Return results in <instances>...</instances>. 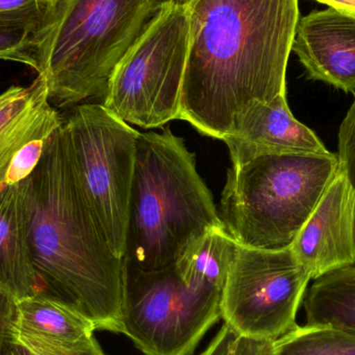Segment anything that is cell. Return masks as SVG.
Here are the masks:
<instances>
[{
	"mask_svg": "<svg viewBox=\"0 0 355 355\" xmlns=\"http://www.w3.org/2000/svg\"><path fill=\"white\" fill-rule=\"evenodd\" d=\"M179 120L223 139L257 102L287 95L298 0H191Z\"/></svg>",
	"mask_w": 355,
	"mask_h": 355,
	"instance_id": "cell-1",
	"label": "cell"
},
{
	"mask_svg": "<svg viewBox=\"0 0 355 355\" xmlns=\"http://www.w3.org/2000/svg\"><path fill=\"white\" fill-rule=\"evenodd\" d=\"M26 198L37 292L70 304L97 329L123 334V260L87 204L62 123L26 179Z\"/></svg>",
	"mask_w": 355,
	"mask_h": 355,
	"instance_id": "cell-2",
	"label": "cell"
},
{
	"mask_svg": "<svg viewBox=\"0 0 355 355\" xmlns=\"http://www.w3.org/2000/svg\"><path fill=\"white\" fill-rule=\"evenodd\" d=\"M218 227H225L214 198L184 139L168 128L139 132L124 268L157 271L174 266L192 242Z\"/></svg>",
	"mask_w": 355,
	"mask_h": 355,
	"instance_id": "cell-3",
	"label": "cell"
},
{
	"mask_svg": "<svg viewBox=\"0 0 355 355\" xmlns=\"http://www.w3.org/2000/svg\"><path fill=\"white\" fill-rule=\"evenodd\" d=\"M166 0H53L33 33L53 107L104 98L108 81Z\"/></svg>",
	"mask_w": 355,
	"mask_h": 355,
	"instance_id": "cell-4",
	"label": "cell"
},
{
	"mask_svg": "<svg viewBox=\"0 0 355 355\" xmlns=\"http://www.w3.org/2000/svg\"><path fill=\"white\" fill-rule=\"evenodd\" d=\"M339 171L334 153L268 155L232 166L220 218L237 244L290 248Z\"/></svg>",
	"mask_w": 355,
	"mask_h": 355,
	"instance_id": "cell-5",
	"label": "cell"
},
{
	"mask_svg": "<svg viewBox=\"0 0 355 355\" xmlns=\"http://www.w3.org/2000/svg\"><path fill=\"white\" fill-rule=\"evenodd\" d=\"M189 45L187 6L166 0L114 69L102 105L141 128L179 119Z\"/></svg>",
	"mask_w": 355,
	"mask_h": 355,
	"instance_id": "cell-6",
	"label": "cell"
},
{
	"mask_svg": "<svg viewBox=\"0 0 355 355\" xmlns=\"http://www.w3.org/2000/svg\"><path fill=\"white\" fill-rule=\"evenodd\" d=\"M62 126L96 223L112 252L123 260L139 132L96 103L74 106Z\"/></svg>",
	"mask_w": 355,
	"mask_h": 355,
	"instance_id": "cell-7",
	"label": "cell"
},
{
	"mask_svg": "<svg viewBox=\"0 0 355 355\" xmlns=\"http://www.w3.org/2000/svg\"><path fill=\"white\" fill-rule=\"evenodd\" d=\"M221 293L188 287L176 266L124 268L123 335L145 355H192L221 318Z\"/></svg>",
	"mask_w": 355,
	"mask_h": 355,
	"instance_id": "cell-8",
	"label": "cell"
},
{
	"mask_svg": "<svg viewBox=\"0 0 355 355\" xmlns=\"http://www.w3.org/2000/svg\"><path fill=\"white\" fill-rule=\"evenodd\" d=\"M311 279L291 246L261 250L238 244L221 293V318L239 337L277 341L297 327Z\"/></svg>",
	"mask_w": 355,
	"mask_h": 355,
	"instance_id": "cell-9",
	"label": "cell"
},
{
	"mask_svg": "<svg viewBox=\"0 0 355 355\" xmlns=\"http://www.w3.org/2000/svg\"><path fill=\"white\" fill-rule=\"evenodd\" d=\"M311 279L355 266V193L338 171L291 245Z\"/></svg>",
	"mask_w": 355,
	"mask_h": 355,
	"instance_id": "cell-10",
	"label": "cell"
},
{
	"mask_svg": "<svg viewBox=\"0 0 355 355\" xmlns=\"http://www.w3.org/2000/svg\"><path fill=\"white\" fill-rule=\"evenodd\" d=\"M292 51L309 79L355 94V17L331 8L300 17Z\"/></svg>",
	"mask_w": 355,
	"mask_h": 355,
	"instance_id": "cell-11",
	"label": "cell"
},
{
	"mask_svg": "<svg viewBox=\"0 0 355 355\" xmlns=\"http://www.w3.org/2000/svg\"><path fill=\"white\" fill-rule=\"evenodd\" d=\"M223 141L233 166H241L262 156L331 153L316 133L293 116L287 95L250 106L237 130Z\"/></svg>",
	"mask_w": 355,
	"mask_h": 355,
	"instance_id": "cell-12",
	"label": "cell"
},
{
	"mask_svg": "<svg viewBox=\"0 0 355 355\" xmlns=\"http://www.w3.org/2000/svg\"><path fill=\"white\" fill-rule=\"evenodd\" d=\"M62 120L50 104L44 75L28 87L12 85L0 94V189L17 152L33 139L50 137Z\"/></svg>",
	"mask_w": 355,
	"mask_h": 355,
	"instance_id": "cell-13",
	"label": "cell"
},
{
	"mask_svg": "<svg viewBox=\"0 0 355 355\" xmlns=\"http://www.w3.org/2000/svg\"><path fill=\"white\" fill-rule=\"evenodd\" d=\"M37 289L24 180L0 189V290L16 302Z\"/></svg>",
	"mask_w": 355,
	"mask_h": 355,
	"instance_id": "cell-14",
	"label": "cell"
},
{
	"mask_svg": "<svg viewBox=\"0 0 355 355\" xmlns=\"http://www.w3.org/2000/svg\"><path fill=\"white\" fill-rule=\"evenodd\" d=\"M14 302L12 325L22 331L68 343L91 339L97 331L76 309L47 294L37 292Z\"/></svg>",
	"mask_w": 355,
	"mask_h": 355,
	"instance_id": "cell-15",
	"label": "cell"
},
{
	"mask_svg": "<svg viewBox=\"0 0 355 355\" xmlns=\"http://www.w3.org/2000/svg\"><path fill=\"white\" fill-rule=\"evenodd\" d=\"M302 304L308 327L336 329L355 337V266L315 279Z\"/></svg>",
	"mask_w": 355,
	"mask_h": 355,
	"instance_id": "cell-16",
	"label": "cell"
},
{
	"mask_svg": "<svg viewBox=\"0 0 355 355\" xmlns=\"http://www.w3.org/2000/svg\"><path fill=\"white\" fill-rule=\"evenodd\" d=\"M237 246L225 227L211 230L186 248L175 266L191 289L223 293Z\"/></svg>",
	"mask_w": 355,
	"mask_h": 355,
	"instance_id": "cell-17",
	"label": "cell"
},
{
	"mask_svg": "<svg viewBox=\"0 0 355 355\" xmlns=\"http://www.w3.org/2000/svg\"><path fill=\"white\" fill-rule=\"evenodd\" d=\"M273 355H355V337L324 327H297L272 342Z\"/></svg>",
	"mask_w": 355,
	"mask_h": 355,
	"instance_id": "cell-18",
	"label": "cell"
},
{
	"mask_svg": "<svg viewBox=\"0 0 355 355\" xmlns=\"http://www.w3.org/2000/svg\"><path fill=\"white\" fill-rule=\"evenodd\" d=\"M2 355H106L95 336L76 343L55 341L10 324Z\"/></svg>",
	"mask_w": 355,
	"mask_h": 355,
	"instance_id": "cell-19",
	"label": "cell"
},
{
	"mask_svg": "<svg viewBox=\"0 0 355 355\" xmlns=\"http://www.w3.org/2000/svg\"><path fill=\"white\" fill-rule=\"evenodd\" d=\"M35 28L0 25V60L26 64L37 73L39 64L33 46Z\"/></svg>",
	"mask_w": 355,
	"mask_h": 355,
	"instance_id": "cell-20",
	"label": "cell"
},
{
	"mask_svg": "<svg viewBox=\"0 0 355 355\" xmlns=\"http://www.w3.org/2000/svg\"><path fill=\"white\" fill-rule=\"evenodd\" d=\"M51 0H0V25L37 28Z\"/></svg>",
	"mask_w": 355,
	"mask_h": 355,
	"instance_id": "cell-21",
	"label": "cell"
},
{
	"mask_svg": "<svg viewBox=\"0 0 355 355\" xmlns=\"http://www.w3.org/2000/svg\"><path fill=\"white\" fill-rule=\"evenodd\" d=\"M337 158L339 170L347 178L355 193V95L352 106L340 125Z\"/></svg>",
	"mask_w": 355,
	"mask_h": 355,
	"instance_id": "cell-22",
	"label": "cell"
},
{
	"mask_svg": "<svg viewBox=\"0 0 355 355\" xmlns=\"http://www.w3.org/2000/svg\"><path fill=\"white\" fill-rule=\"evenodd\" d=\"M48 137L33 139L17 152L8 168L6 185L20 183L33 174L43 155Z\"/></svg>",
	"mask_w": 355,
	"mask_h": 355,
	"instance_id": "cell-23",
	"label": "cell"
},
{
	"mask_svg": "<svg viewBox=\"0 0 355 355\" xmlns=\"http://www.w3.org/2000/svg\"><path fill=\"white\" fill-rule=\"evenodd\" d=\"M237 339V334L225 323L200 355H230L235 349Z\"/></svg>",
	"mask_w": 355,
	"mask_h": 355,
	"instance_id": "cell-24",
	"label": "cell"
},
{
	"mask_svg": "<svg viewBox=\"0 0 355 355\" xmlns=\"http://www.w3.org/2000/svg\"><path fill=\"white\" fill-rule=\"evenodd\" d=\"M15 302L10 296L0 290V355L3 354L8 341V331L14 319Z\"/></svg>",
	"mask_w": 355,
	"mask_h": 355,
	"instance_id": "cell-25",
	"label": "cell"
},
{
	"mask_svg": "<svg viewBox=\"0 0 355 355\" xmlns=\"http://www.w3.org/2000/svg\"><path fill=\"white\" fill-rule=\"evenodd\" d=\"M234 355H273L272 342L257 341L238 336Z\"/></svg>",
	"mask_w": 355,
	"mask_h": 355,
	"instance_id": "cell-26",
	"label": "cell"
},
{
	"mask_svg": "<svg viewBox=\"0 0 355 355\" xmlns=\"http://www.w3.org/2000/svg\"><path fill=\"white\" fill-rule=\"evenodd\" d=\"M338 12L355 17V0H315Z\"/></svg>",
	"mask_w": 355,
	"mask_h": 355,
	"instance_id": "cell-27",
	"label": "cell"
},
{
	"mask_svg": "<svg viewBox=\"0 0 355 355\" xmlns=\"http://www.w3.org/2000/svg\"><path fill=\"white\" fill-rule=\"evenodd\" d=\"M177 3L182 4V6H187L191 0H174Z\"/></svg>",
	"mask_w": 355,
	"mask_h": 355,
	"instance_id": "cell-28",
	"label": "cell"
},
{
	"mask_svg": "<svg viewBox=\"0 0 355 355\" xmlns=\"http://www.w3.org/2000/svg\"><path fill=\"white\" fill-rule=\"evenodd\" d=\"M51 1H53V0H51Z\"/></svg>",
	"mask_w": 355,
	"mask_h": 355,
	"instance_id": "cell-29",
	"label": "cell"
}]
</instances>
